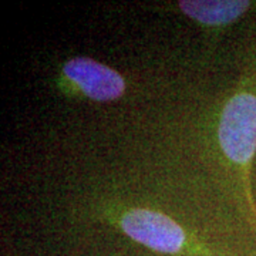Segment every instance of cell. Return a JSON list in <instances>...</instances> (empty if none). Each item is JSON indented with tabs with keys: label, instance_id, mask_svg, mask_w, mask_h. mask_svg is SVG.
Wrapping results in <instances>:
<instances>
[{
	"label": "cell",
	"instance_id": "1",
	"mask_svg": "<svg viewBox=\"0 0 256 256\" xmlns=\"http://www.w3.org/2000/svg\"><path fill=\"white\" fill-rule=\"evenodd\" d=\"M128 238L160 254L175 256H226L190 236L174 220L158 210L131 208L117 220Z\"/></svg>",
	"mask_w": 256,
	"mask_h": 256
},
{
	"label": "cell",
	"instance_id": "2",
	"mask_svg": "<svg viewBox=\"0 0 256 256\" xmlns=\"http://www.w3.org/2000/svg\"><path fill=\"white\" fill-rule=\"evenodd\" d=\"M218 140L232 164L246 168L256 152V94L236 92L224 106Z\"/></svg>",
	"mask_w": 256,
	"mask_h": 256
},
{
	"label": "cell",
	"instance_id": "3",
	"mask_svg": "<svg viewBox=\"0 0 256 256\" xmlns=\"http://www.w3.org/2000/svg\"><path fill=\"white\" fill-rule=\"evenodd\" d=\"M64 77L92 101L118 100L126 92L124 77L106 64L88 57H74L63 66Z\"/></svg>",
	"mask_w": 256,
	"mask_h": 256
},
{
	"label": "cell",
	"instance_id": "4",
	"mask_svg": "<svg viewBox=\"0 0 256 256\" xmlns=\"http://www.w3.org/2000/svg\"><path fill=\"white\" fill-rule=\"evenodd\" d=\"M185 16L208 28H224L238 20L250 6L244 0H182L178 3Z\"/></svg>",
	"mask_w": 256,
	"mask_h": 256
}]
</instances>
